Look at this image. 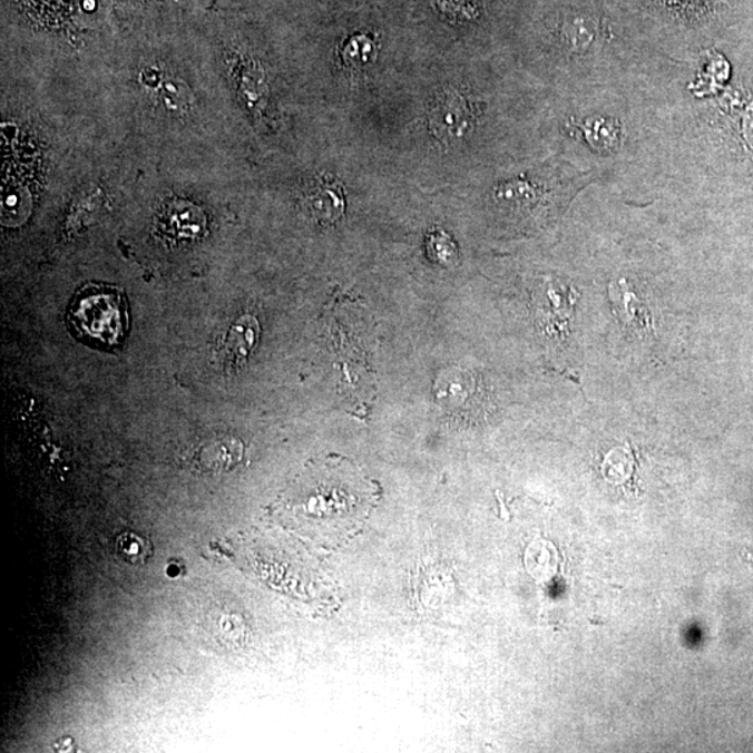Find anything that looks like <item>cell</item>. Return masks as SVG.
I'll list each match as a JSON object with an SVG mask.
<instances>
[{"instance_id": "cell-1", "label": "cell", "mask_w": 753, "mask_h": 753, "mask_svg": "<svg viewBox=\"0 0 753 753\" xmlns=\"http://www.w3.org/2000/svg\"><path fill=\"white\" fill-rule=\"evenodd\" d=\"M436 402L451 419L475 422L489 413L490 398L475 374L448 369L436 383Z\"/></svg>"}, {"instance_id": "cell-2", "label": "cell", "mask_w": 753, "mask_h": 753, "mask_svg": "<svg viewBox=\"0 0 753 753\" xmlns=\"http://www.w3.org/2000/svg\"><path fill=\"white\" fill-rule=\"evenodd\" d=\"M429 121L436 138L442 143H456L472 129L475 110L462 92L447 88L436 97Z\"/></svg>"}, {"instance_id": "cell-3", "label": "cell", "mask_w": 753, "mask_h": 753, "mask_svg": "<svg viewBox=\"0 0 753 753\" xmlns=\"http://www.w3.org/2000/svg\"><path fill=\"white\" fill-rule=\"evenodd\" d=\"M303 208L315 223H336L345 212L342 183L332 176L319 177L304 192Z\"/></svg>"}, {"instance_id": "cell-4", "label": "cell", "mask_w": 753, "mask_h": 753, "mask_svg": "<svg viewBox=\"0 0 753 753\" xmlns=\"http://www.w3.org/2000/svg\"><path fill=\"white\" fill-rule=\"evenodd\" d=\"M76 319L80 321L87 334L99 340L113 341L120 332V310L118 302L107 295L87 297L80 303Z\"/></svg>"}, {"instance_id": "cell-5", "label": "cell", "mask_w": 753, "mask_h": 753, "mask_svg": "<svg viewBox=\"0 0 753 753\" xmlns=\"http://www.w3.org/2000/svg\"><path fill=\"white\" fill-rule=\"evenodd\" d=\"M260 334V325L253 315H243L226 335L224 345L221 348V359L226 368H237L248 358L256 346Z\"/></svg>"}, {"instance_id": "cell-6", "label": "cell", "mask_w": 753, "mask_h": 753, "mask_svg": "<svg viewBox=\"0 0 753 753\" xmlns=\"http://www.w3.org/2000/svg\"><path fill=\"white\" fill-rule=\"evenodd\" d=\"M577 130L597 153H613L622 143L623 127L616 119L595 116L580 121Z\"/></svg>"}, {"instance_id": "cell-7", "label": "cell", "mask_w": 753, "mask_h": 753, "mask_svg": "<svg viewBox=\"0 0 753 753\" xmlns=\"http://www.w3.org/2000/svg\"><path fill=\"white\" fill-rule=\"evenodd\" d=\"M616 304L618 309H622L618 310L619 317L630 329L639 331L640 334H647V331L653 330V325L655 324H653L649 309H647L646 303L642 301L638 293L625 280L619 282Z\"/></svg>"}, {"instance_id": "cell-8", "label": "cell", "mask_w": 753, "mask_h": 753, "mask_svg": "<svg viewBox=\"0 0 753 753\" xmlns=\"http://www.w3.org/2000/svg\"><path fill=\"white\" fill-rule=\"evenodd\" d=\"M115 552L121 561L131 565H143L153 557V542L135 531H125L116 537Z\"/></svg>"}, {"instance_id": "cell-9", "label": "cell", "mask_w": 753, "mask_h": 753, "mask_svg": "<svg viewBox=\"0 0 753 753\" xmlns=\"http://www.w3.org/2000/svg\"><path fill=\"white\" fill-rule=\"evenodd\" d=\"M429 257L434 263L451 267L458 262V247L456 242L444 231H431L426 239Z\"/></svg>"}, {"instance_id": "cell-10", "label": "cell", "mask_w": 753, "mask_h": 753, "mask_svg": "<svg viewBox=\"0 0 753 753\" xmlns=\"http://www.w3.org/2000/svg\"><path fill=\"white\" fill-rule=\"evenodd\" d=\"M564 35L575 49H585L595 38V26L591 20L577 16V18L565 20Z\"/></svg>"}, {"instance_id": "cell-11", "label": "cell", "mask_w": 753, "mask_h": 753, "mask_svg": "<svg viewBox=\"0 0 753 753\" xmlns=\"http://www.w3.org/2000/svg\"><path fill=\"white\" fill-rule=\"evenodd\" d=\"M373 55L374 43L363 36L352 38L342 51L343 62L351 68H362L370 62Z\"/></svg>"}, {"instance_id": "cell-12", "label": "cell", "mask_w": 753, "mask_h": 753, "mask_svg": "<svg viewBox=\"0 0 753 753\" xmlns=\"http://www.w3.org/2000/svg\"><path fill=\"white\" fill-rule=\"evenodd\" d=\"M160 98L166 108L170 110H185L192 102V94L188 88L179 81H166L160 90Z\"/></svg>"}, {"instance_id": "cell-13", "label": "cell", "mask_w": 753, "mask_h": 753, "mask_svg": "<svg viewBox=\"0 0 753 753\" xmlns=\"http://www.w3.org/2000/svg\"><path fill=\"white\" fill-rule=\"evenodd\" d=\"M141 80L148 87H157L160 82V71L154 68H147L143 71Z\"/></svg>"}, {"instance_id": "cell-14", "label": "cell", "mask_w": 753, "mask_h": 753, "mask_svg": "<svg viewBox=\"0 0 753 753\" xmlns=\"http://www.w3.org/2000/svg\"><path fill=\"white\" fill-rule=\"evenodd\" d=\"M179 569H183V565L174 561L168 565V568H166V573H168L170 578H176L177 575H179L180 573Z\"/></svg>"}]
</instances>
